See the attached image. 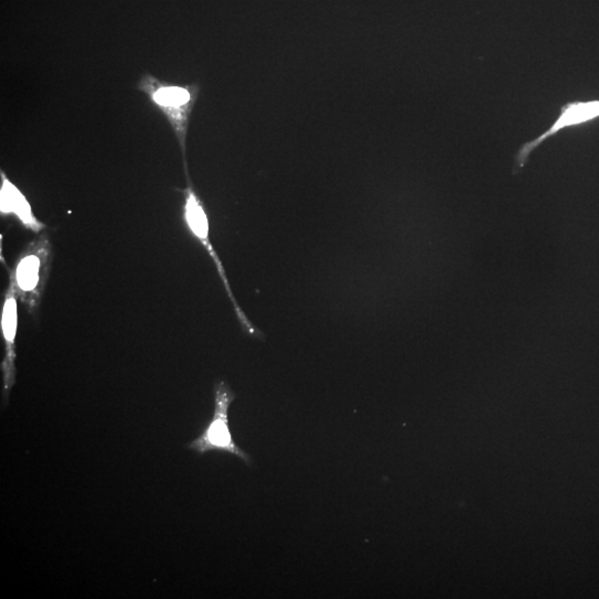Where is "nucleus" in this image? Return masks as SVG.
<instances>
[{"mask_svg":"<svg viewBox=\"0 0 599 599\" xmlns=\"http://www.w3.org/2000/svg\"><path fill=\"white\" fill-rule=\"evenodd\" d=\"M52 247L47 237L34 242L22 255L12 276L19 298L35 309L44 291L51 265Z\"/></svg>","mask_w":599,"mask_h":599,"instance_id":"nucleus-4","label":"nucleus"},{"mask_svg":"<svg viewBox=\"0 0 599 599\" xmlns=\"http://www.w3.org/2000/svg\"><path fill=\"white\" fill-rule=\"evenodd\" d=\"M599 117V101L571 103L561 108L559 117L554 125L542 136L525 143L517 154V167L523 168L530 154L546 139L554 136L561 129L577 126Z\"/></svg>","mask_w":599,"mask_h":599,"instance_id":"nucleus-5","label":"nucleus"},{"mask_svg":"<svg viewBox=\"0 0 599 599\" xmlns=\"http://www.w3.org/2000/svg\"><path fill=\"white\" fill-rule=\"evenodd\" d=\"M0 213L3 216H15L26 229L33 233L45 229V225L35 217L26 196L3 171L2 186H0Z\"/></svg>","mask_w":599,"mask_h":599,"instance_id":"nucleus-7","label":"nucleus"},{"mask_svg":"<svg viewBox=\"0 0 599 599\" xmlns=\"http://www.w3.org/2000/svg\"><path fill=\"white\" fill-rule=\"evenodd\" d=\"M236 399V394L226 382L215 385V414L202 436L188 445V448L200 456L213 451H222L238 457L247 464L250 457L243 451L233 439L229 428V409Z\"/></svg>","mask_w":599,"mask_h":599,"instance_id":"nucleus-2","label":"nucleus"},{"mask_svg":"<svg viewBox=\"0 0 599 599\" xmlns=\"http://www.w3.org/2000/svg\"><path fill=\"white\" fill-rule=\"evenodd\" d=\"M18 292L11 282L2 311V332L6 341V359L2 364L4 393L8 397L17 379V333L19 325Z\"/></svg>","mask_w":599,"mask_h":599,"instance_id":"nucleus-6","label":"nucleus"},{"mask_svg":"<svg viewBox=\"0 0 599 599\" xmlns=\"http://www.w3.org/2000/svg\"><path fill=\"white\" fill-rule=\"evenodd\" d=\"M138 88L165 115L178 140L182 152H185V137L189 117L197 97L196 86H174L162 83L150 75H146Z\"/></svg>","mask_w":599,"mask_h":599,"instance_id":"nucleus-1","label":"nucleus"},{"mask_svg":"<svg viewBox=\"0 0 599 599\" xmlns=\"http://www.w3.org/2000/svg\"><path fill=\"white\" fill-rule=\"evenodd\" d=\"M185 173H186V179H188V186L184 190V207H183L184 222L190 233L199 240L200 244L203 245V247L207 250V253L214 260L217 271L223 280V284L227 290L231 301L235 308L237 318L242 327L244 328V330L252 336H256V338L261 336V333L249 321L246 313L242 310L236 298L234 297L223 263L220 256L217 255L211 240V225H210V218H208L207 212L204 207L202 200H200V197L195 193L193 185L189 179L186 164H185Z\"/></svg>","mask_w":599,"mask_h":599,"instance_id":"nucleus-3","label":"nucleus"}]
</instances>
